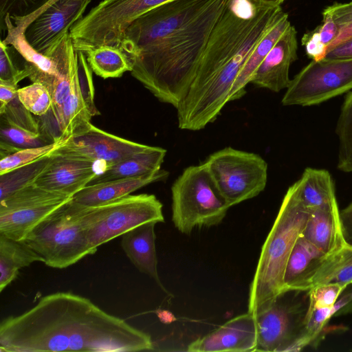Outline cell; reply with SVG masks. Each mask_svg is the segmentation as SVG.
I'll return each mask as SVG.
<instances>
[{
  "label": "cell",
  "instance_id": "cell-1",
  "mask_svg": "<svg viewBox=\"0 0 352 352\" xmlns=\"http://www.w3.org/2000/svg\"><path fill=\"white\" fill-rule=\"evenodd\" d=\"M230 0H174L135 19L120 48L131 74L160 102L177 108L210 34Z\"/></svg>",
  "mask_w": 352,
  "mask_h": 352
},
{
  "label": "cell",
  "instance_id": "cell-2",
  "mask_svg": "<svg viewBox=\"0 0 352 352\" xmlns=\"http://www.w3.org/2000/svg\"><path fill=\"white\" fill-rule=\"evenodd\" d=\"M151 336L72 292L42 297L33 307L0 323L1 352L151 351Z\"/></svg>",
  "mask_w": 352,
  "mask_h": 352
},
{
  "label": "cell",
  "instance_id": "cell-3",
  "mask_svg": "<svg viewBox=\"0 0 352 352\" xmlns=\"http://www.w3.org/2000/svg\"><path fill=\"white\" fill-rule=\"evenodd\" d=\"M280 6L230 0L214 27L195 78L177 107L178 126L199 131L229 102L232 87L255 46L283 14Z\"/></svg>",
  "mask_w": 352,
  "mask_h": 352
},
{
  "label": "cell",
  "instance_id": "cell-4",
  "mask_svg": "<svg viewBox=\"0 0 352 352\" xmlns=\"http://www.w3.org/2000/svg\"><path fill=\"white\" fill-rule=\"evenodd\" d=\"M310 210L294 184L287 189L274 224L262 246L250 285L248 311L256 314L285 292L284 274L293 248L301 235Z\"/></svg>",
  "mask_w": 352,
  "mask_h": 352
},
{
  "label": "cell",
  "instance_id": "cell-5",
  "mask_svg": "<svg viewBox=\"0 0 352 352\" xmlns=\"http://www.w3.org/2000/svg\"><path fill=\"white\" fill-rule=\"evenodd\" d=\"M22 241L52 268H66L95 254L84 230L81 206L72 199L43 219Z\"/></svg>",
  "mask_w": 352,
  "mask_h": 352
},
{
  "label": "cell",
  "instance_id": "cell-6",
  "mask_svg": "<svg viewBox=\"0 0 352 352\" xmlns=\"http://www.w3.org/2000/svg\"><path fill=\"white\" fill-rule=\"evenodd\" d=\"M172 221L182 233L219 225L230 208L204 164L185 168L171 186Z\"/></svg>",
  "mask_w": 352,
  "mask_h": 352
},
{
  "label": "cell",
  "instance_id": "cell-7",
  "mask_svg": "<svg viewBox=\"0 0 352 352\" xmlns=\"http://www.w3.org/2000/svg\"><path fill=\"white\" fill-rule=\"evenodd\" d=\"M162 208L154 195L146 193L131 194L95 206H81L83 227L91 250L96 253L101 245L142 224L164 222Z\"/></svg>",
  "mask_w": 352,
  "mask_h": 352
},
{
  "label": "cell",
  "instance_id": "cell-8",
  "mask_svg": "<svg viewBox=\"0 0 352 352\" xmlns=\"http://www.w3.org/2000/svg\"><path fill=\"white\" fill-rule=\"evenodd\" d=\"M174 0H102L70 29L76 50L109 45L120 47L128 26L143 14Z\"/></svg>",
  "mask_w": 352,
  "mask_h": 352
},
{
  "label": "cell",
  "instance_id": "cell-9",
  "mask_svg": "<svg viewBox=\"0 0 352 352\" xmlns=\"http://www.w3.org/2000/svg\"><path fill=\"white\" fill-rule=\"evenodd\" d=\"M308 308V292L287 290L254 314L257 334L254 351H301Z\"/></svg>",
  "mask_w": 352,
  "mask_h": 352
},
{
  "label": "cell",
  "instance_id": "cell-10",
  "mask_svg": "<svg viewBox=\"0 0 352 352\" xmlns=\"http://www.w3.org/2000/svg\"><path fill=\"white\" fill-rule=\"evenodd\" d=\"M203 164L230 207L256 197L266 186L267 163L254 153L226 147Z\"/></svg>",
  "mask_w": 352,
  "mask_h": 352
},
{
  "label": "cell",
  "instance_id": "cell-11",
  "mask_svg": "<svg viewBox=\"0 0 352 352\" xmlns=\"http://www.w3.org/2000/svg\"><path fill=\"white\" fill-rule=\"evenodd\" d=\"M352 89V58L313 60L290 80L284 106L320 104Z\"/></svg>",
  "mask_w": 352,
  "mask_h": 352
},
{
  "label": "cell",
  "instance_id": "cell-12",
  "mask_svg": "<svg viewBox=\"0 0 352 352\" xmlns=\"http://www.w3.org/2000/svg\"><path fill=\"white\" fill-rule=\"evenodd\" d=\"M72 197L34 184L14 192L0 200V234L23 241L37 224Z\"/></svg>",
  "mask_w": 352,
  "mask_h": 352
},
{
  "label": "cell",
  "instance_id": "cell-13",
  "mask_svg": "<svg viewBox=\"0 0 352 352\" xmlns=\"http://www.w3.org/2000/svg\"><path fill=\"white\" fill-rule=\"evenodd\" d=\"M91 0H50L31 19L23 32L28 45L50 56L78 21Z\"/></svg>",
  "mask_w": 352,
  "mask_h": 352
},
{
  "label": "cell",
  "instance_id": "cell-14",
  "mask_svg": "<svg viewBox=\"0 0 352 352\" xmlns=\"http://www.w3.org/2000/svg\"><path fill=\"white\" fill-rule=\"evenodd\" d=\"M78 67L69 95L54 120L58 129V139L65 142L100 114L94 103L92 70L85 53L76 50Z\"/></svg>",
  "mask_w": 352,
  "mask_h": 352
},
{
  "label": "cell",
  "instance_id": "cell-15",
  "mask_svg": "<svg viewBox=\"0 0 352 352\" xmlns=\"http://www.w3.org/2000/svg\"><path fill=\"white\" fill-rule=\"evenodd\" d=\"M149 146L109 133L89 122L64 142L60 148L91 162L103 163L105 168Z\"/></svg>",
  "mask_w": 352,
  "mask_h": 352
},
{
  "label": "cell",
  "instance_id": "cell-16",
  "mask_svg": "<svg viewBox=\"0 0 352 352\" xmlns=\"http://www.w3.org/2000/svg\"><path fill=\"white\" fill-rule=\"evenodd\" d=\"M96 164L64 151L59 146L50 153L47 164L34 184L73 197L99 174Z\"/></svg>",
  "mask_w": 352,
  "mask_h": 352
},
{
  "label": "cell",
  "instance_id": "cell-17",
  "mask_svg": "<svg viewBox=\"0 0 352 352\" xmlns=\"http://www.w3.org/2000/svg\"><path fill=\"white\" fill-rule=\"evenodd\" d=\"M255 316L239 315L187 346L189 352L254 351L256 345Z\"/></svg>",
  "mask_w": 352,
  "mask_h": 352
},
{
  "label": "cell",
  "instance_id": "cell-18",
  "mask_svg": "<svg viewBox=\"0 0 352 352\" xmlns=\"http://www.w3.org/2000/svg\"><path fill=\"white\" fill-rule=\"evenodd\" d=\"M50 56L56 62L58 75L43 72L25 61L30 70L28 78L32 82H36L44 85L51 94L52 105L49 112L54 120L70 92L78 67V53L69 33L65 35Z\"/></svg>",
  "mask_w": 352,
  "mask_h": 352
},
{
  "label": "cell",
  "instance_id": "cell-19",
  "mask_svg": "<svg viewBox=\"0 0 352 352\" xmlns=\"http://www.w3.org/2000/svg\"><path fill=\"white\" fill-rule=\"evenodd\" d=\"M297 32L290 25L260 64L250 82L261 88L279 92L290 82L289 67L298 59Z\"/></svg>",
  "mask_w": 352,
  "mask_h": 352
},
{
  "label": "cell",
  "instance_id": "cell-20",
  "mask_svg": "<svg viewBox=\"0 0 352 352\" xmlns=\"http://www.w3.org/2000/svg\"><path fill=\"white\" fill-rule=\"evenodd\" d=\"M301 235L326 254L334 252L347 245L342 232L337 201L310 210Z\"/></svg>",
  "mask_w": 352,
  "mask_h": 352
},
{
  "label": "cell",
  "instance_id": "cell-21",
  "mask_svg": "<svg viewBox=\"0 0 352 352\" xmlns=\"http://www.w3.org/2000/svg\"><path fill=\"white\" fill-rule=\"evenodd\" d=\"M169 173L164 169L142 176L88 184L75 194L72 200L81 206H95L126 195L150 184L164 181Z\"/></svg>",
  "mask_w": 352,
  "mask_h": 352
},
{
  "label": "cell",
  "instance_id": "cell-22",
  "mask_svg": "<svg viewBox=\"0 0 352 352\" xmlns=\"http://www.w3.org/2000/svg\"><path fill=\"white\" fill-rule=\"evenodd\" d=\"M157 223L142 224L122 234L121 245L126 255L142 273L153 279L166 294L157 271L155 226Z\"/></svg>",
  "mask_w": 352,
  "mask_h": 352
},
{
  "label": "cell",
  "instance_id": "cell-23",
  "mask_svg": "<svg viewBox=\"0 0 352 352\" xmlns=\"http://www.w3.org/2000/svg\"><path fill=\"white\" fill-rule=\"evenodd\" d=\"M328 255L300 235L293 248L286 266L283 279L285 292H308L310 282L321 269Z\"/></svg>",
  "mask_w": 352,
  "mask_h": 352
},
{
  "label": "cell",
  "instance_id": "cell-24",
  "mask_svg": "<svg viewBox=\"0 0 352 352\" xmlns=\"http://www.w3.org/2000/svg\"><path fill=\"white\" fill-rule=\"evenodd\" d=\"M166 150L150 146L147 149L106 166L89 184L142 176L161 169Z\"/></svg>",
  "mask_w": 352,
  "mask_h": 352
},
{
  "label": "cell",
  "instance_id": "cell-25",
  "mask_svg": "<svg viewBox=\"0 0 352 352\" xmlns=\"http://www.w3.org/2000/svg\"><path fill=\"white\" fill-rule=\"evenodd\" d=\"M291 25L287 13L283 12L277 21L259 41L240 71L229 96V102L241 98L245 93V87L250 82L254 72Z\"/></svg>",
  "mask_w": 352,
  "mask_h": 352
},
{
  "label": "cell",
  "instance_id": "cell-26",
  "mask_svg": "<svg viewBox=\"0 0 352 352\" xmlns=\"http://www.w3.org/2000/svg\"><path fill=\"white\" fill-rule=\"evenodd\" d=\"M294 185L301 201L309 210L337 201L333 181L327 170L306 168Z\"/></svg>",
  "mask_w": 352,
  "mask_h": 352
},
{
  "label": "cell",
  "instance_id": "cell-27",
  "mask_svg": "<svg viewBox=\"0 0 352 352\" xmlns=\"http://www.w3.org/2000/svg\"><path fill=\"white\" fill-rule=\"evenodd\" d=\"M43 258L24 241L0 234V292L18 276L20 269Z\"/></svg>",
  "mask_w": 352,
  "mask_h": 352
},
{
  "label": "cell",
  "instance_id": "cell-28",
  "mask_svg": "<svg viewBox=\"0 0 352 352\" xmlns=\"http://www.w3.org/2000/svg\"><path fill=\"white\" fill-rule=\"evenodd\" d=\"M84 53L92 72L104 79L120 78L131 70L129 58L120 47L101 45Z\"/></svg>",
  "mask_w": 352,
  "mask_h": 352
},
{
  "label": "cell",
  "instance_id": "cell-29",
  "mask_svg": "<svg viewBox=\"0 0 352 352\" xmlns=\"http://www.w3.org/2000/svg\"><path fill=\"white\" fill-rule=\"evenodd\" d=\"M50 0H0V30L24 32L31 19Z\"/></svg>",
  "mask_w": 352,
  "mask_h": 352
},
{
  "label": "cell",
  "instance_id": "cell-30",
  "mask_svg": "<svg viewBox=\"0 0 352 352\" xmlns=\"http://www.w3.org/2000/svg\"><path fill=\"white\" fill-rule=\"evenodd\" d=\"M336 133L339 140L337 167L342 172L352 173V91L344 98Z\"/></svg>",
  "mask_w": 352,
  "mask_h": 352
},
{
  "label": "cell",
  "instance_id": "cell-31",
  "mask_svg": "<svg viewBox=\"0 0 352 352\" xmlns=\"http://www.w3.org/2000/svg\"><path fill=\"white\" fill-rule=\"evenodd\" d=\"M50 154L31 164L0 175V200L34 183L50 160Z\"/></svg>",
  "mask_w": 352,
  "mask_h": 352
},
{
  "label": "cell",
  "instance_id": "cell-32",
  "mask_svg": "<svg viewBox=\"0 0 352 352\" xmlns=\"http://www.w3.org/2000/svg\"><path fill=\"white\" fill-rule=\"evenodd\" d=\"M0 142L12 148L15 151L22 148L41 146L55 141L44 133H33L1 118Z\"/></svg>",
  "mask_w": 352,
  "mask_h": 352
},
{
  "label": "cell",
  "instance_id": "cell-33",
  "mask_svg": "<svg viewBox=\"0 0 352 352\" xmlns=\"http://www.w3.org/2000/svg\"><path fill=\"white\" fill-rule=\"evenodd\" d=\"M337 310L336 305L328 308H308L305 318L304 335L300 344L301 350L308 346L313 348L317 347L326 326L330 319L335 316Z\"/></svg>",
  "mask_w": 352,
  "mask_h": 352
},
{
  "label": "cell",
  "instance_id": "cell-34",
  "mask_svg": "<svg viewBox=\"0 0 352 352\" xmlns=\"http://www.w3.org/2000/svg\"><path fill=\"white\" fill-rule=\"evenodd\" d=\"M63 142L64 141L59 140L44 146L22 148L1 157L0 160V175L28 165L48 155Z\"/></svg>",
  "mask_w": 352,
  "mask_h": 352
},
{
  "label": "cell",
  "instance_id": "cell-35",
  "mask_svg": "<svg viewBox=\"0 0 352 352\" xmlns=\"http://www.w3.org/2000/svg\"><path fill=\"white\" fill-rule=\"evenodd\" d=\"M21 103L35 116H43L51 109L52 98L48 89L36 82L18 89Z\"/></svg>",
  "mask_w": 352,
  "mask_h": 352
},
{
  "label": "cell",
  "instance_id": "cell-36",
  "mask_svg": "<svg viewBox=\"0 0 352 352\" xmlns=\"http://www.w3.org/2000/svg\"><path fill=\"white\" fill-rule=\"evenodd\" d=\"M18 51L12 45L0 42V81L18 86L23 79L29 77L30 70L26 63L19 67L15 60Z\"/></svg>",
  "mask_w": 352,
  "mask_h": 352
},
{
  "label": "cell",
  "instance_id": "cell-37",
  "mask_svg": "<svg viewBox=\"0 0 352 352\" xmlns=\"http://www.w3.org/2000/svg\"><path fill=\"white\" fill-rule=\"evenodd\" d=\"M20 101L18 95L0 113L1 118L27 131L41 133L38 121Z\"/></svg>",
  "mask_w": 352,
  "mask_h": 352
},
{
  "label": "cell",
  "instance_id": "cell-38",
  "mask_svg": "<svg viewBox=\"0 0 352 352\" xmlns=\"http://www.w3.org/2000/svg\"><path fill=\"white\" fill-rule=\"evenodd\" d=\"M346 287L331 282L313 287L308 291L309 308L320 309L333 307Z\"/></svg>",
  "mask_w": 352,
  "mask_h": 352
},
{
  "label": "cell",
  "instance_id": "cell-39",
  "mask_svg": "<svg viewBox=\"0 0 352 352\" xmlns=\"http://www.w3.org/2000/svg\"><path fill=\"white\" fill-rule=\"evenodd\" d=\"M323 12L331 14L339 26L341 34L352 29V1L346 3H335L327 7Z\"/></svg>",
  "mask_w": 352,
  "mask_h": 352
},
{
  "label": "cell",
  "instance_id": "cell-40",
  "mask_svg": "<svg viewBox=\"0 0 352 352\" xmlns=\"http://www.w3.org/2000/svg\"><path fill=\"white\" fill-rule=\"evenodd\" d=\"M326 58H352V29L342 32L327 48Z\"/></svg>",
  "mask_w": 352,
  "mask_h": 352
},
{
  "label": "cell",
  "instance_id": "cell-41",
  "mask_svg": "<svg viewBox=\"0 0 352 352\" xmlns=\"http://www.w3.org/2000/svg\"><path fill=\"white\" fill-rule=\"evenodd\" d=\"M306 54L313 60H320L325 58L327 47L320 41L316 30L305 33L301 38Z\"/></svg>",
  "mask_w": 352,
  "mask_h": 352
},
{
  "label": "cell",
  "instance_id": "cell-42",
  "mask_svg": "<svg viewBox=\"0 0 352 352\" xmlns=\"http://www.w3.org/2000/svg\"><path fill=\"white\" fill-rule=\"evenodd\" d=\"M322 23L316 30L320 41L327 47L333 44L340 36L341 30L329 13L322 12Z\"/></svg>",
  "mask_w": 352,
  "mask_h": 352
},
{
  "label": "cell",
  "instance_id": "cell-43",
  "mask_svg": "<svg viewBox=\"0 0 352 352\" xmlns=\"http://www.w3.org/2000/svg\"><path fill=\"white\" fill-rule=\"evenodd\" d=\"M340 219L343 238L352 246V202L340 210Z\"/></svg>",
  "mask_w": 352,
  "mask_h": 352
},
{
  "label": "cell",
  "instance_id": "cell-44",
  "mask_svg": "<svg viewBox=\"0 0 352 352\" xmlns=\"http://www.w3.org/2000/svg\"><path fill=\"white\" fill-rule=\"evenodd\" d=\"M18 86L0 81V113L18 95Z\"/></svg>",
  "mask_w": 352,
  "mask_h": 352
},
{
  "label": "cell",
  "instance_id": "cell-45",
  "mask_svg": "<svg viewBox=\"0 0 352 352\" xmlns=\"http://www.w3.org/2000/svg\"><path fill=\"white\" fill-rule=\"evenodd\" d=\"M252 3L263 6H268V7H276L280 6L281 3L285 1V0H249Z\"/></svg>",
  "mask_w": 352,
  "mask_h": 352
},
{
  "label": "cell",
  "instance_id": "cell-46",
  "mask_svg": "<svg viewBox=\"0 0 352 352\" xmlns=\"http://www.w3.org/2000/svg\"><path fill=\"white\" fill-rule=\"evenodd\" d=\"M351 313H352V299L337 312L336 316H340Z\"/></svg>",
  "mask_w": 352,
  "mask_h": 352
}]
</instances>
